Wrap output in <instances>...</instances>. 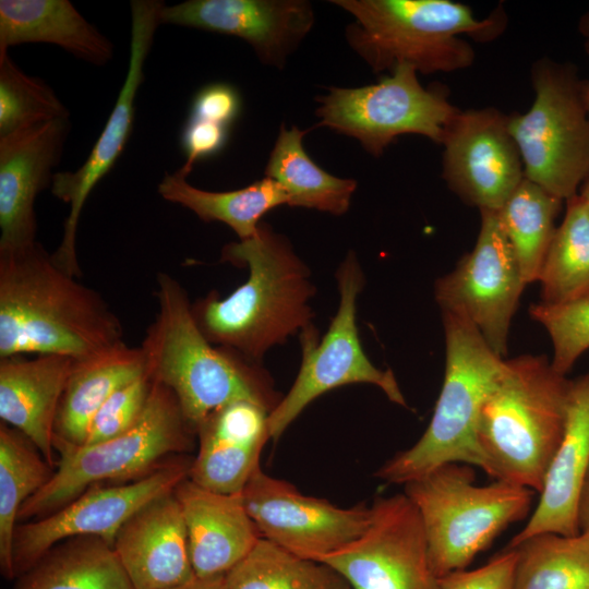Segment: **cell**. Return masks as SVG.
<instances>
[{
  "instance_id": "obj_1",
  "label": "cell",
  "mask_w": 589,
  "mask_h": 589,
  "mask_svg": "<svg viewBox=\"0 0 589 589\" xmlns=\"http://www.w3.org/2000/svg\"><path fill=\"white\" fill-rule=\"evenodd\" d=\"M220 261L249 275L227 297L213 290L192 303L195 322L212 344L261 364L268 350L313 324L311 271L268 224L261 223L249 239L227 243Z\"/></svg>"
},
{
  "instance_id": "obj_2",
  "label": "cell",
  "mask_w": 589,
  "mask_h": 589,
  "mask_svg": "<svg viewBox=\"0 0 589 589\" xmlns=\"http://www.w3.org/2000/svg\"><path fill=\"white\" fill-rule=\"evenodd\" d=\"M34 245L0 254V359L31 353L87 358L123 341L119 316Z\"/></svg>"
},
{
  "instance_id": "obj_3",
  "label": "cell",
  "mask_w": 589,
  "mask_h": 589,
  "mask_svg": "<svg viewBox=\"0 0 589 589\" xmlns=\"http://www.w3.org/2000/svg\"><path fill=\"white\" fill-rule=\"evenodd\" d=\"M154 294L157 314L141 345L145 373L173 393L195 432L230 402L247 400L269 411L276 407L281 397L268 372L204 336L188 292L176 278L158 273Z\"/></svg>"
},
{
  "instance_id": "obj_4",
  "label": "cell",
  "mask_w": 589,
  "mask_h": 589,
  "mask_svg": "<svg viewBox=\"0 0 589 589\" xmlns=\"http://www.w3.org/2000/svg\"><path fill=\"white\" fill-rule=\"evenodd\" d=\"M353 17L346 40L374 73L409 65L418 73L455 72L472 65L476 53L464 36L488 43L507 25L503 5L478 20L450 0H332Z\"/></svg>"
},
{
  "instance_id": "obj_5",
  "label": "cell",
  "mask_w": 589,
  "mask_h": 589,
  "mask_svg": "<svg viewBox=\"0 0 589 589\" xmlns=\"http://www.w3.org/2000/svg\"><path fill=\"white\" fill-rule=\"evenodd\" d=\"M570 381L544 354L505 359L477 428L486 474L540 493L564 434Z\"/></svg>"
},
{
  "instance_id": "obj_6",
  "label": "cell",
  "mask_w": 589,
  "mask_h": 589,
  "mask_svg": "<svg viewBox=\"0 0 589 589\" xmlns=\"http://www.w3.org/2000/svg\"><path fill=\"white\" fill-rule=\"evenodd\" d=\"M445 372L431 421L408 449L394 455L374 473L383 482L406 484L435 468L459 462L484 470L477 441L481 408L501 376L500 357L465 316L442 311Z\"/></svg>"
},
{
  "instance_id": "obj_7",
  "label": "cell",
  "mask_w": 589,
  "mask_h": 589,
  "mask_svg": "<svg viewBox=\"0 0 589 589\" xmlns=\"http://www.w3.org/2000/svg\"><path fill=\"white\" fill-rule=\"evenodd\" d=\"M417 508L437 577L466 569L509 525L525 519L534 491L501 480L476 484L470 465L449 462L404 484Z\"/></svg>"
},
{
  "instance_id": "obj_8",
  "label": "cell",
  "mask_w": 589,
  "mask_h": 589,
  "mask_svg": "<svg viewBox=\"0 0 589 589\" xmlns=\"http://www.w3.org/2000/svg\"><path fill=\"white\" fill-rule=\"evenodd\" d=\"M194 435L173 393L153 381L142 416L127 432L92 445L55 437L59 454L55 472L22 506L19 522L56 512L94 484L145 477L168 455L190 450Z\"/></svg>"
},
{
  "instance_id": "obj_9",
  "label": "cell",
  "mask_w": 589,
  "mask_h": 589,
  "mask_svg": "<svg viewBox=\"0 0 589 589\" xmlns=\"http://www.w3.org/2000/svg\"><path fill=\"white\" fill-rule=\"evenodd\" d=\"M534 100L525 113L508 115L525 178L566 201L589 177V116L584 86L569 64L549 58L531 67Z\"/></svg>"
},
{
  "instance_id": "obj_10",
  "label": "cell",
  "mask_w": 589,
  "mask_h": 589,
  "mask_svg": "<svg viewBox=\"0 0 589 589\" xmlns=\"http://www.w3.org/2000/svg\"><path fill=\"white\" fill-rule=\"evenodd\" d=\"M335 278L339 292L337 312L322 337L314 324L299 334L300 369L288 393L268 416V433L273 441H277L313 400L344 385H374L392 402L408 407L393 371L375 366L362 348L357 326V301L365 277L353 250L348 251L338 265Z\"/></svg>"
},
{
  "instance_id": "obj_11",
  "label": "cell",
  "mask_w": 589,
  "mask_h": 589,
  "mask_svg": "<svg viewBox=\"0 0 589 589\" xmlns=\"http://www.w3.org/2000/svg\"><path fill=\"white\" fill-rule=\"evenodd\" d=\"M441 84L424 87L418 72L396 68L377 83L356 88L329 87L317 97L320 125L353 137L380 157L398 136L418 134L442 144L449 123L460 111Z\"/></svg>"
},
{
  "instance_id": "obj_12",
  "label": "cell",
  "mask_w": 589,
  "mask_h": 589,
  "mask_svg": "<svg viewBox=\"0 0 589 589\" xmlns=\"http://www.w3.org/2000/svg\"><path fill=\"white\" fill-rule=\"evenodd\" d=\"M473 249L436 279L434 298L442 311L465 316L502 358L520 297L527 286L496 212L480 211Z\"/></svg>"
},
{
  "instance_id": "obj_13",
  "label": "cell",
  "mask_w": 589,
  "mask_h": 589,
  "mask_svg": "<svg viewBox=\"0 0 589 589\" xmlns=\"http://www.w3.org/2000/svg\"><path fill=\"white\" fill-rule=\"evenodd\" d=\"M192 462L176 457L136 480L109 486L94 484L56 512L19 522L12 546L16 578L53 545L69 538L95 537L113 548L124 522L148 502L173 491L188 479Z\"/></svg>"
},
{
  "instance_id": "obj_14",
  "label": "cell",
  "mask_w": 589,
  "mask_h": 589,
  "mask_svg": "<svg viewBox=\"0 0 589 589\" xmlns=\"http://www.w3.org/2000/svg\"><path fill=\"white\" fill-rule=\"evenodd\" d=\"M160 0L131 1V38L124 82L106 124L85 163L74 171H57L51 183L52 195L70 206L63 223V233L52 259L62 269L80 278L76 233L84 205L97 183L110 172L130 137L139 88L144 80V67L152 48L160 13Z\"/></svg>"
},
{
  "instance_id": "obj_15",
  "label": "cell",
  "mask_w": 589,
  "mask_h": 589,
  "mask_svg": "<svg viewBox=\"0 0 589 589\" xmlns=\"http://www.w3.org/2000/svg\"><path fill=\"white\" fill-rule=\"evenodd\" d=\"M366 531L323 562L352 589H441L419 513L405 493L377 496Z\"/></svg>"
},
{
  "instance_id": "obj_16",
  "label": "cell",
  "mask_w": 589,
  "mask_h": 589,
  "mask_svg": "<svg viewBox=\"0 0 589 589\" xmlns=\"http://www.w3.org/2000/svg\"><path fill=\"white\" fill-rule=\"evenodd\" d=\"M262 538L304 558L321 561L359 539L372 519L371 506L349 508L300 493L261 467L240 493Z\"/></svg>"
},
{
  "instance_id": "obj_17",
  "label": "cell",
  "mask_w": 589,
  "mask_h": 589,
  "mask_svg": "<svg viewBox=\"0 0 589 589\" xmlns=\"http://www.w3.org/2000/svg\"><path fill=\"white\" fill-rule=\"evenodd\" d=\"M442 177L464 203L497 212L525 179L524 164L496 108L460 110L446 129Z\"/></svg>"
},
{
  "instance_id": "obj_18",
  "label": "cell",
  "mask_w": 589,
  "mask_h": 589,
  "mask_svg": "<svg viewBox=\"0 0 589 589\" xmlns=\"http://www.w3.org/2000/svg\"><path fill=\"white\" fill-rule=\"evenodd\" d=\"M161 24L243 39L266 65L283 69L314 24L305 0H188L164 5Z\"/></svg>"
},
{
  "instance_id": "obj_19",
  "label": "cell",
  "mask_w": 589,
  "mask_h": 589,
  "mask_svg": "<svg viewBox=\"0 0 589 589\" xmlns=\"http://www.w3.org/2000/svg\"><path fill=\"white\" fill-rule=\"evenodd\" d=\"M70 127L59 119L0 136V254L38 242L35 201L51 188Z\"/></svg>"
},
{
  "instance_id": "obj_20",
  "label": "cell",
  "mask_w": 589,
  "mask_h": 589,
  "mask_svg": "<svg viewBox=\"0 0 589 589\" xmlns=\"http://www.w3.org/2000/svg\"><path fill=\"white\" fill-rule=\"evenodd\" d=\"M113 550L134 589H169L195 578L173 491L133 514L118 531Z\"/></svg>"
},
{
  "instance_id": "obj_21",
  "label": "cell",
  "mask_w": 589,
  "mask_h": 589,
  "mask_svg": "<svg viewBox=\"0 0 589 589\" xmlns=\"http://www.w3.org/2000/svg\"><path fill=\"white\" fill-rule=\"evenodd\" d=\"M589 470V371L570 381L564 434L548 468L540 500L506 548L540 533H579L578 504Z\"/></svg>"
},
{
  "instance_id": "obj_22",
  "label": "cell",
  "mask_w": 589,
  "mask_h": 589,
  "mask_svg": "<svg viewBox=\"0 0 589 589\" xmlns=\"http://www.w3.org/2000/svg\"><path fill=\"white\" fill-rule=\"evenodd\" d=\"M269 410L240 400L212 412L196 429L199 453L189 479L207 490L240 494L260 468V455L269 440Z\"/></svg>"
},
{
  "instance_id": "obj_23",
  "label": "cell",
  "mask_w": 589,
  "mask_h": 589,
  "mask_svg": "<svg viewBox=\"0 0 589 589\" xmlns=\"http://www.w3.org/2000/svg\"><path fill=\"white\" fill-rule=\"evenodd\" d=\"M173 493L183 515L195 577H225L262 538L240 494L214 492L189 478Z\"/></svg>"
},
{
  "instance_id": "obj_24",
  "label": "cell",
  "mask_w": 589,
  "mask_h": 589,
  "mask_svg": "<svg viewBox=\"0 0 589 589\" xmlns=\"http://www.w3.org/2000/svg\"><path fill=\"white\" fill-rule=\"evenodd\" d=\"M73 361L60 354L0 359L1 422L24 434L52 467L56 419Z\"/></svg>"
},
{
  "instance_id": "obj_25",
  "label": "cell",
  "mask_w": 589,
  "mask_h": 589,
  "mask_svg": "<svg viewBox=\"0 0 589 589\" xmlns=\"http://www.w3.org/2000/svg\"><path fill=\"white\" fill-rule=\"evenodd\" d=\"M51 44L94 65L113 57V45L69 0H0V51Z\"/></svg>"
},
{
  "instance_id": "obj_26",
  "label": "cell",
  "mask_w": 589,
  "mask_h": 589,
  "mask_svg": "<svg viewBox=\"0 0 589 589\" xmlns=\"http://www.w3.org/2000/svg\"><path fill=\"white\" fill-rule=\"evenodd\" d=\"M145 374L141 347L122 342L97 354L74 360L59 405L55 437L84 444L92 419L107 399Z\"/></svg>"
},
{
  "instance_id": "obj_27",
  "label": "cell",
  "mask_w": 589,
  "mask_h": 589,
  "mask_svg": "<svg viewBox=\"0 0 589 589\" xmlns=\"http://www.w3.org/2000/svg\"><path fill=\"white\" fill-rule=\"evenodd\" d=\"M13 589H134L113 548L73 537L48 550L17 577Z\"/></svg>"
},
{
  "instance_id": "obj_28",
  "label": "cell",
  "mask_w": 589,
  "mask_h": 589,
  "mask_svg": "<svg viewBox=\"0 0 589 589\" xmlns=\"http://www.w3.org/2000/svg\"><path fill=\"white\" fill-rule=\"evenodd\" d=\"M308 130L280 127L269 154L265 177L276 181L287 195V206L316 209L335 216L350 207L357 181L335 177L308 155L303 137Z\"/></svg>"
},
{
  "instance_id": "obj_29",
  "label": "cell",
  "mask_w": 589,
  "mask_h": 589,
  "mask_svg": "<svg viewBox=\"0 0 589 589\" xmlns=\"http://www.w3.org/2000/svg\"><path fill=\"white\" fill-rule=\"evenodd\" d=\"M157 191L165 201L190 209L204 223L227 225L239 240L254 236L266 213L287 205L283 188L267 177L241 189L213 192L193 187L175 172L165 173Z\"/></svg>"
},
{
  "instance_id": "obj_30",
  "label": "cell",
  "mask_w": 589,
  "mask_h": 589,
  "mask_svg": "<svg viewBox=\"0 0 589 589\" xmlns=\"http://www.w3.org/2000/svg\"><path fill=\"white\" fill-rule=\"evenodd\" d=\"M53 467L20 431L0 424V569L16 578L12 546L22 506L52 477Z\"/></svg>"
},
{
  "instance_id": "obj_31",
  "label": "cell",
  "mask_w": 589,
  "mask_h": 589,
  "mask_svg": "<svg viewBox=\"0 0 589 589\" xmlns=\"http://www.w3.org/2000/svg\"><path fill=\"white\" fill-rule=\"evenodd\" d=\"M538 283L543 304L589 300V206L579 194L566 200Z\"/></svg>"
},
{
  "instance_id": "obj_32",
  "label": "cell",
  "mask_w": 589,
  "mask_h": 589,
  "mask_svg": "<svg viewBox=\"0 0 589 589\" xmlns=\"http://www.w3.org/2000/svg\"><path fill=\"white\" fill-rule=\"evenodd\" d=\"M563 202L525 178L496 212L527 285L539 279Z\"/></svg>"
},
{
  "instance_id": "obj_33",
  "label": "cell",
  "mask_w": 589,
  "mask_h": 589,
  "mask_svg": "<svg viewBox=\"0 0 589 589\" xmlns=\"http://www.w3.org/2000/svg\"><path fill=\"white\" fill-rule=\"evenodd\" d=\"M514 549L513 589H589V534L545 532Z\"/></svg>"
},
{
  "instance_id": "obj_34",
  "label": "cell",
  "mask_w": 589,
  "mask_h": 589,
  "mask_svg": "<svg viewBox=\"0 0 589 589\" xmlns=\"http://www.w3.org/2000/svg\"><path fill=\"white\" fill-rule=\"evenodd\" d=\"M223 589H352L329 565L261 538L223 581Z\"/></svg>"
},
{
  "instance_id": "obj_35",
  "label": "cell",
  "mask_w": 589,
  "mask_h": 589,
  "mask_svg": "<svg viewBox=\"0 0 589 589\" xmlns=\"http://www.w3.org/2000/svg\"><path fill=\"white\" fill-rule=\"evenodd\" d=\"M69 117L46 82L26 74L8 51H0V136Z\"/></svg>"
},
{
  "instance_id": "obj_36",
  "label": "cell",
  "mask_w": 589,
  "mask_h": 589,
  "mask_svg": "<svg viewBox=\"0 0 589 589\" xmlns=\"http://www.w3.org/2000/svg\"><path fill=\"white\" fill-rule=\"evenodd\" d=\"M529 315L550 336L552 366L566 375L589 349V300L564 305L533 303L529 306Z\"/></svg>"
},
{
  "instance_id": "obj_37",
  "label": "cell",
  "mask_w": 589,
  "mask_h": 589,
  "mask_svg": "<svg viewBox=\"0 0 589 589\" xmlns=\"http://www.w3.org/2000/svg\"><path fill=\"white\" fill-rule=\"evenodd\" d=\"M152 385L145 373L115 392L92 419L84 444L101 443L130 430L147 405Z\"/></svg>"
},
{
  "instance_id": "obj_38",
  "label": "cell",
  "mask_w": 589,
  "mask_h": 589,
  "mask_svg": "<svg viewBox=\"0 0 589 589\" xmlns=\"http://www.w3.org/2000/svg\"><path fill=\"white\" fill-rule=\"evenodd\" d=\"M517 561L516 549H507L485 565L460 569L440 577L441 589H513Z\"/></svg>"
},
{
  "instance_id": "obj_39",
  "label": "cell",
  "mask_w": 589,
  "mask_h": 589,
  "mask_svg": "<svg viewBox=\"0 0 589 589\" xmlns=\"http://www.w3.org/2000/svg\"><path fill=\"white\" fill-rule=\"evenodd\" d=\"M229 133V127L189 117L180 137L185 160L175 173L187 178L197 161L213 157L225 148Z\"/></svg>"
},
{
  "instance_id": "obj_40",
  "label": "cell",
  "mask_w": 589,
  "mask_h": 589,
  "mask_svg": "<svg viewBox=\"0 0 589 589\" xmlns=\"http://www.w3.org/2000/svg\"><path fill=\"white\" fill-rule=\"evenodd\" d=\"M241 111L239 92L228 83H211L194 96L189 117L229 127Z\"/></svg>"
},
{
  "instance_id": "obj_41",
  "label": "cell",
  "mask_w": 589,
  "mask_h": 589,
  "mask_svg": "<svg viewBox=\"0 0 589 589\" xmlns=\"http://www.w3.org/2000/svg\"><path fill=\"white\" fill-rule=\"evenodd\" d=\"M579 532L589 534V470L585 479L578 504Z\"/></svg>"
},
{
  "instance_id": "obj_42",
  "label": "cell",
  "mask_w": 589,
  "mask_h": 589,
  "mask_svg": "<svg viewBox=\"0 0 589 589\" xmlns=\"http://www.w3.org/2000/svg\"><path fill=\"white\" fill-rule=\"evenodd\" d=\"M224 577L197 578L169 589H223Z\"/></svg>"
},
{
  "instance_id": "obj_43",
  "label": "cell",
  "mask_w": 589,
  "mask_h": 589,
  "mask_svg": "<svg viewBox=\"0 0 589 589\" xmlns=\"http://www.w3.org/2000/svg\"><path fill=\"white\" fill-rule=\"evenodd\" d=\"M585 48L589 55V38L587 39L585 44ZM584 101H585V106L589 116V82L585 83V86H584Z\"/></svg>"
},
{
  "instance_id": "obj_44",
  "label": "cell",
  "mask_w": 589,
  "mask_h": 589,
  "mask_svg": "<svg viewBox=\"0 0 589 589\" xmlns=\"http://www.w3.org/2000/svg\"><path fill=\"white\" fill-rule=\"evenodd\" d=\"M579 29L582 35L589 38V13L582 16L580 23H579Z\"/></svg>"
},
{
  "instance_id": "obj_45",
  "label": "cell",
  "mask_w": 589,
  "mask_h": 589,
  "mask_svg": "<svg viewBox=\"0 0 589 589\" xmlns=\"http://www.w3.org/2000/svg\"><path fill=\"white\" fill-rule=\"evenodd\" d=\"M578 194L587 202L589 206V177L581 184Z\"/></svg>"
}]
</instances>
